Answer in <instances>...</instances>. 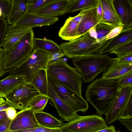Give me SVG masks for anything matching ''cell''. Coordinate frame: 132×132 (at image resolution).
Listing matches in <instances>:
<instances>
[{
	"label": "cell",
	"mask_w": 132,
	"mask_h": 132,
	"mask_svg": "<svg viewBox=\"0 0 132 132\" xmlns=\"http://www.w3.org/2000/svg\"><path fill=\"white\" fill-rule=\"evenodd\" d=\"M31 28L22 26L7 25L2 47L4 51L12 48Z\"/></svg>",
	"instance_id": "cell-14"
},
{
	"label": "cell",
	"mask_w": 132,
	"mask_h": 132,
	"mask_svg": "<svg viewBox=\"0 0 132 132\" xmlns=\"http://www.w3.org/2000/svg\"><path fill=\"white\" fill-rule=\"evenodd\" d=\"M28 0H11L10 11L6 19L7 24H12L27 11V4Z\"/></svg>",
	"instance_id": "cell-22"
},
{
	"label": "cell",
	"mask_w": 132,
	"mask_h": 132,
	"mask_svg": "<svg viewBox=\"0 0 132 132\" xmlns=\"http://www.w3.org/2000/svg\"><path fill=\"white\" fill-rule=\"evenodd\" d=\"M132 118V93H131L119 118Z\"/></svg>",
	"instance_id": "cell-33"
},
{
	"label": "cell",
	"mask_w": 132,
	"mask_h": 132,
	"mask_svg": "<svg viewBox=\"0 0 132 132\" xmlns=\"http://www.w3.org/2000/svg\"><path fill=\"white\" fill-rule=\"evenodd\" d=\"M96 7L81 10L83 15L79 23L77 34V38L85 34L92 27L100 22L97 15Z\"/></svg>",
	"instance_id": "cell-15"
},
{
	"label": "cell",
	"mask_w": 132,
	"mask_h": 132,
	"mask_svg": "<svg viewBox=\"0 0 132 132\" xmlns=\"http://www.w3.org/2000/svg\"><path fill=\"white\" fill-rule=\"evenodd\" d=\"M131 40H132V27L123 29L117 35L109 39L98 53L100 54H105L120 45Z\"/></svg>",
	"instance_id": "cell-19"
},
{
	"label": "cell",
	"mask_w": 132,
	"mask_h": 132,
	"mask_svg": "<svg viewBox=\"0 0 132 132\" xmlns=\"http://www.w3.org/2000/svg\"><path fill=\"white\" fill-rule=\"evenodd\" d=\"M59 20L57 17H49L31 13L27 11L12 25L32 28L36 27L49 26Z\"/></svg>",
	"instance_id": "cell-13"
},
{
	"label": "cell",
	"mask_w": 132,
	"mask_h": 132,
	"mask_svg": "<svg viewBox=\"0 0 132 132\" xmlns=\"http://www.w3.org/2000/svg\"><path fill=\"white\" fill-rule=\"evenodd\" d=\"M117 56L132 53V40L124 43L118 46L109 52Z\"/></svg>",
	"instance_id": "cell-31"
},
{
	"label": "cell",
	"mask_w": 132,
	"mask_h": 132,
	"mask_svg": "<svg viewBox=\"0 0 132 132\" xmlns=\"http://www.w3.org/2000/svg\"><path fill=\"white\" fill-rule=\"evenodd\" d=\"M47 75L80 96H82V77L76 68L68 65L67 60L63 58L49 62Z\"/></svg>",
	"instance_id": "cell-3"
},
{
	"label": "cell",
	"mask_w": 132,
	"mask_h": 132,
	"mask_svg": "<svg viewBox=\"0 0 132 132\" xmlns=\"http://www.w3.org/2000/svg\"><path fill=\"white\" fill-rule=\"evenodd\" d=\"M132 93V87L121 89L117 97L105 115V121L107 125L118 120L130 95Z\"/></svg>",
	"instance_id": "cell-12"
},
{
	"label": "cell",
	"mask_w": 132,
	"mask_h": 132,
	"mask_svg": "<svg viewBox=\"0 0 132 132\" xmlns=\"http://www.w3.org/2000/svg\"><path fill=\"white\" fill-rule=\"evenodd\" d=\"M30 82L41 94L47 96L48 82L46 69L39 70L35 74Z\"/></svg>",
	"instance_id": "cell-25"
},
{
	"label": "cell",
	"mask_w": 132,
	"mask_h": 132,
	"mask_svg": "<svg viewBox=\"0 0 132 132\" xmlns=\"http://www.w3.org/2000/svg\"><path fill=\"white\" fill-rule=\"evenodd\" d=\"M30 82H27L15 89L4 98L15 109L22 110L28 107L31 101L40 94Z\"/></svg>",
	"instance_id": "cell-9"
},
{
	"label": "cell",
	"mask_w": 132,
	"mask_h": 132,
	"mask_svg": "<svg viewBox=\"0 0 132 132\" xmlns=\"http://www.w3.org/2000/svg\"><path fill=\"white\" fill-rule=\"evenodd\" d=\"M47 75L48 81L55 92L63 100L76 112L85 113L89 108L87 100L82 97L69 89L54 79Z\"/></svg>",
	"instance_id": "cell-8"
},
{
	"label": "cell",
	"mask_w": 132,
	"mask_h": 132,
	"mask_svg": "<svg viewBox=\"0 0 132 132\" xmlns=\"http://www.w3.org/2000/svg\"><path fill=\"white\" fill-rule=\"evenodd\" d=\"M40 125L35 118L34 112L28 107L17 112L15 117L12 120L9 132L35 128Z\"/></svg>",
	"instance_id": "cell-10"
},
{
	"label": "cell",
	"mask_w": 132,
	"mask_h": 132,
	"mask_svg": "<svg viewBox=\"0 0 132 132\" xmlns=\"http://www.w3.org/2000/svg\"><path fill=\"white\" fill-rule=\"evenodd\" d=\"M10 107L13 106L6 101L0 105V111H5L8 108Z\"/></svg>",
	"instance_id": "cell-47"
},
{
	"label": "cell",
	"mask_w": 132,
	"mask_h": 132,
	"mask_svg": "<svg viewBox=\"0 0 132 132\" xmlns=\"http://www.w3.org/2000/svg\"><path fill=\"white\" fill-rule=\"evenodd\" d=\"M11 0H0V17L7 19L10 11Z\"/></svg>",
	"instance_id": "cell-32"
},
{
	"label": "cell",
	"mask_w": 132,
	"mask_h": 132,
	"mask_svg": "<svg viewBox=\"0 0 132 132\" xmlns=\"http://www.w3.org/2000/svg\"><path fill=\"white\" fill-rule=\"evenodd\" d=\"M34 113L37 122L41 126L55 128H61L65 124L48 113L43 111Z\"/></svg>",
	"instance_id": "cell-23"
},
{
	"label": "cell",
	"mask_w": 132,
	"mask_h": 132,
	"mask_svg": "<svg viewBox=\"0 0 132 132\" xmlns=\"http://www.w3.org/2000/svg\"><path fill=\"white\" fill-rule=\"evenodd\" d=\"M114 28L110 25L100 22L96 24L95 32L98 42H100L106 40V36Z\"/></svg>",
	"instance_id": "cell-30"
},
{
	"label": "cell",
	"mask_w": 132,
	"mask_h": 132,
	"mask_svg": "<svg viewBox=\"0 0 132 132\" xmlns=\"http://www.w3.org/2000/svg\"><path fill=\"white\" fill-rule=\"evenodd\" d=\"M50 54L38 50H35L29 58L18 66L6 70L10 76L24 77L30 82L36 73L40 69H47L49 62Z\"/></svg>",
	"instance_id": "cell-6"
},
{
	"label": "cell",
	"mask_w": 132,
	"mask_h": 132,
	"mask_svg": "<svg viewBox=\"0 0 132 132\" xmlns=\"http://www.w3.org/2000/svg\"><path fill=\"white\" fill-rule=\"evenodd\" d=\"M129 1L131 2L132 3V0H129Z\"/></svg>",
	"instance_id": "cell-51"
},
{
	"label": "cell",
	"mask_w": 132,
	"mask_h": 132,
	"mask_svg": "<svg viewBox=\"0 0 132 132\" xmlns=\"http://www.w3.org/2000/svg\"><path fill=\"white\" fill-rule=\"evenodd\" d=\"M12 120L8 119L0 123V132H9Z\"/></svg>",
	"instance_id": "cell-41"
},
{
	"label": "cell",
	"mask_w": 132,
	"mask_h": 132,
	"mask_svg": "<svg viewBox=\"0 0 132 132\" xmlns=\"http://www.w3.org/2000/svg\"><path fill=\"white\" fill-rule=\"evenodd\" d=\"M72 3L78 0H65Z\"/></svg>",
	"instance_id": "cell-50"
},
{
	"label": "cell",
	"mask_w": 132,
	"mask_h": 132,
	"mask_svg": "<svg viewBox=\"0 0 132 132\" xmlns=\"http://www.w3.org/2000/svg\"><path fill=\"white\" fill-rule=\"evenodd\" d=\"M8 119L5 110L0 111V123Z\"/></svg>",
	"instance_id": "cell-46"
},
{
	"label": "cell",
	"mask_w": 132,
	"mask_h": 132,
	"mask_svg": "<svg viewBox=\"0 0 132 132\" xmlns=\"http://www.w3.org/2000/svg\"><path fill=\"white\" fill-rule=\"evenodd\" d=\"M107 126L101 116L97 114L79 116L61 128L62 132H94Z\"/></svg>",
	"instance_id": "cell-7"
},
{
	"label": "cell",
	"mask_w": 132,
	"mask_h": 132,
	"mask_svg": "<svg viewBox=\"0 0 132 132\" xmlns=\"http://www.w3.org/2000/svg\"><path fill=\"white\" fill-rule=\"evenodd\" d=\"M64 56H65V54L62 51L50 54L49 62L57 61Z\"/></svg>",
	"instance_id": "cell-42"
},
{
	"label": "cell",
	"mask_w": 132,
	"mask_h": 132,
	"mask_svg": "<svg viewBox=\"0 0 132 132\" xmlns=\"http://www.w3.org/2000/svg\"><path fill=\"white\" fill-rule=\"evenodd\" d=\"M4 50L0 47V77L3 76L6 73V70L4 67Z\"/></svg>",
	"instance_id": "cell-40"
},
{
	"label": "cell",
	"mask_w": 132,
	"mask_h": 132,
	"mask_svg": "<svg viewBox=\"0 0 132 132\" xmlns=\"http://www.w3.org/2000/svg\"><path fill=\"white\" fill-rule=\"evenodd\" d=\"M49 99L47 96L40 94L33 98L28 107H30L34 112L43 111Z\"/></svg>",
	"instance_id": "cell-28"
},
{
	"label": "cell",
	"mask_w": 132,
	"mask_h": 132,
	"mask_svg": "<svg viewBox=\"0 0 132 132\" xmlns=\"http://www.w3.org/2000/svg\"><path fill=\"white\" fill-rule=\"evenodd\" d=\"M109 40L98 42L95 29L92 28L84 35L60 46L65 56L72 58L98 52Z\"/></svg>",
	"instance_id": "cell-4"
},
{
	"label": "cell",
	"mask_w": 132,
	"mask_h": 132,
	"mask_svg": "<svg viewBox=\"0 0 132 132\" xmlns=\"http://www.w3.org/2000/svg\"><path fill=\"white\" fill-rule=\"evenodd\" d=\"M82 15V14L80 12V13L76 16L72 17V19L74 21L79 23L81 20Z\"/></svg>",
	"instance_id": "cell-48"
},
{
	"label": "cell",
	"mask_w": 132,
	"mask_h": 132,
	"mask_svg": "<svg viewBox=\"0 0 132 132\" xmlns=\"http://www.w3.org/2000/svg\"><path fill=\"white\" fill-rule=\"evenodd\" d=\"M6 100H4V98L0 97V105L3 103Z\"/></svg>",
	"instance_id": "cell-49"
},
{
	"label": "cell",
	"mask_w": 132,
	"mask_h": 132,
	"mask_svg": "<svg viewBox=\"0 0 132 132\" xmlns=\"http://www.w3.org/2000/svg\"><path fill=\"white\" fill-rule=\"evenodd\" d=\"M118 120L120 123L124 125L129 130L132 131V118H119Z\"/></svg>",
	"instance_id": "cell-39"
},
{
	"label": "cell",
	"mask_w": 132,
	"mask_h": 132,
	"mask_svg": "<svg viewBox=\"0 0 132 132\" xmlns=\"http://www.w3.org/2000/svg\"><path fill=\"white\" fill-rule=\"evenodd\" d=\"M131 71L132 62H120L114 59L112 63L103 72L101 77L104 79H117Z\"/></svg>",
	"instance_id": "cell-18"
},
{
	"label": "cell",
	"mask_w": 132,
	"mask_h": 132,
	"mask_svg": "<svg viewBox=\"0 0 132 132\" xmlns=\"http://www.w3.org/2000/svg\"><path fill=\"white\" fill-rule=\"evenodd\" d=\"M114 60L120 62H132V53L117 56Z\"/></svg>",
	"instance_id": "cell-38"
},
{
	"label": "cell",
	"mask_w": 132,
	"mask_h": 132,
	"mask_svg": "<svg viewBox=\"0 0 132 132\" xmlns=\"http://www.w3.org/2000/svg\"><path fill=\"white\" fill-rule=\"evenodd\" d=\"M115 127L113 125L110 126H107L105 127L98 130L96 132H116Z\"/></svg>",
	"instance_id": "cell-45"
},
{
	"label": "cell",
	"mask_w": 132,
	"mask_h": 132,
	"mask_svg": "<svg viewBox=\"0 0 132 132\" xmlns=\"http://www.w3.org/2000/svg\"><path fill=\"white\" fill-rule=\"evenodd\" d=\"M112 3L124 29L132 27V3L129 0H112Z\"/></svg>",
	"instance_id": "cell-16"
},
{
	"label": "cell",
	"mask_w": 132,
	"mask_h": 132,
	"mask_svg": "<svg viewBox=\"0 0 132 132\" xmlns=\"http://www.w3.org/2000/svg\"><path fill=\"white\" fill-rule=\"evenodd\" d=\"M47 96L57 111L59 116L63 120L69 122L78 116L77 112L61 98L48 81Z\"/></svg>",
	"instance_id": "cell-11"
},
{
	"label": "cell",
	"mask_w": 132,
	"mask_h": 132,
	"mask_svg": "<svg viewBox=\"0 0 132 132\" xmlns=\"http://www.w3.org/2000/svg\"><path fill=\"white\" fill-rule=\"evenodd\" d=\"M120 89L118 78L104 79L99 77L87 86L85 96L98 114L102 116L106 114Z\"/></svg>",
	"instance_id": "cell-1"
},
{
	"label": "cell",
	"mask_w": 132,
	"mask_h": 132,
	"mask_svg": "<svg viewBox=\"0 0 132 132\" xmlns=\"http://www.w3.org/2000/svg\"><path fill=\"white\" fill-rule=\"evenodd\" d=\"M98 0H78L72 3L65 11L64 15L80 10L97 7Z\"/></svg>",
	"instance_id": "cell-27"
},
{
	"label": "cell",
	"mask_w": 132,
	"mask_h": 132,
	"mask_svg": "<svg viewBox=\"0 0 132 132\" xmlns=\"http://www.w3.org/2000/svg\"><path fill=\"white\" fill-rule=\"evenodd\" d=\"M71 3L65 0H60L49 5L33 13L49 17H56L63 15L65 11Z\"/></svg>",
	"instance_id": "cell-20"
},
{
	"label": "cell",
	"mask_w": 132,
	"mask_h": 132,
	"mask_svg": "<svg viewBox=\"0 0 132 132\" xmlns=\"http://www.w3.org/2000/svg\"><path fill=\"white\" fill-rule=\"evenodd\" d=\"M34 34L32 28L11 49L4 52V67L6 70L15 68L25 61L35 50Z\"/></svg>",
	"instance_id": "cell-5"
},
{
	"label": "cell",
	"mask_w": 132,
	"mask_h": 132,
	"mask_svg": "<svg viewBox=\"0 0 132 132\" xmlns=\"http://www.w3.org/2000/svg\"><path fill=\"white\" fill-rule=\"evenodd\" d=\"M60 0H28L27 11L34 13L53 3Z\"/></svg>",
	"instance_id": "cell-29"
},
{
	"label": "cell",
	"mask_w": 132,
	"mask_h": 132,
	"mask_svg": "<svg viewBox=\"0 0 132 132\" xmlns=\"http://www.w3.org/2000/svg\"><path fill=\"white\" fill-rule=\"evenodd\" d=\"M72 63L85 83H89L103 72L114 60L106 54L98 52L72 58Z\"/></svg>",
	"instance_id": "cell-2"
},
{
	"label": "cell",
	"mask_w": 132,
	"mask_h": 132,
	"mask_svg": "<svg viewBox=\"0 0 132 132\" xmlns=\"http://www.w3.org/2000/svg\"><path fill=\"white\" fill-rule=\"evenodd\" d=\"M27 82L23 76L9 75L0 81V97H4L16 88Z\"/></svg>",
	"instance_id": "cell-21"
},
{
	"label": "cell",
	"mask_w": 132,
	"mask_h": 132,
	"mask_svg": "<svg viewBox=\"0 0 132 132\" xmlns=\"http://www.w3.org/2000/svg\"><path fill=\"white\" fill-rule=\"evenodd\" d=\"M120 89L132 87V71L127 73L118 78Z\"/></svg>",
	"instance_id": "cell-34"
},
{
	"label": "cell",
	"mask_w": 132,
	"mask_h": 132,
	"mask_svg": "<svg viewBox=\"0 0 132 132\" xmlns=\"http://www.w3.org/2000/svg\"><path fill=\"white\" fill-rule=\"evenodd\" d=\"M7 24L6 19L0 17V47H1L6 32Z\"/></svg>",
	"instance_id": "cell-36"
},
{
	"label": "cell",
	"mask_w": 132,
	"mask_h": 132,
	"mask_svg": "<svg viewBox=\"0 0 132 132\" xmlns=\"http://www.w3.org/2000/svg\"><path fill=\"white\" fill-rule=\"evenodd\" d=\"M5 112L8 118L12 120L15 117L16 115L17 112L15 109L13 107L8 108L5 110Z\"/></svg>",
	"instance_id": "cell-43"
},
{
	"label": "cell",
	"mask_w": 132,
	"mask_h": 132,
	"mask_svg": "<svg viewBox=\"0 0 132 132\" xmlns=\"http://www.w3.org/2000/svg\"><path fill=\"white\" fill-rule=\"evenodd\" d=\"M18 132H62L61 128H50L39 126L35 128L19 131Z\"/></svg>",
	"instance_id": "cell-35"
},
{
	"label": "cell",
	"mask_w": 132,
	"mask_h": 132,
	"mask_svg": "<svg viewBox=\"0 0 132 132\" xmlns=\"http://www.w3.org/2000/svg\"><path fill=\"white\" fill-rule=\"evenodd\" d=\"M103 11L100 23L110 25L114 28L122 26L113 6L112 0H99Z\"/></svg>",
	"instance_id": "cell-17"
},
{
	"label": "cell",
	"mask_w": 132,
	"mask_h": 132,
	"mask_svg": "<svg viewBox=\"0 0 132 132\" xmlns=\"http://www.w3.org/2000/svg\"><path fill=\"white\" fill-rule=\"evenodd\" d=\"M96 12L98 17L100 21L102 17L103 11L99 0H98L96 8Z\"/></svg>",
	"instance_id": "cell-44"
},
{
	"label": "cell",
	"mask_w": 132,
	"mask_h": 132,
	"mask_svg": "<svg viewBox=\"0 0 132 132\" xmlns=\"http://www.w3.org/2000/svg\"><path fill=\"white\" fill-rule=\"evenodd\" d=\"M124 29L122 26H120L114 28L106 36V40H109L117 36Z\"/></svg>",
	"instance_id": "cell-37"
},
{
	"label": "cell",
	"mask_w": 132,
	"mask_h": 132,
	"mask_svg": "<svg viewBox=\"0 0 132 132\" xmlns=\"http://www.w3.org/2000/svg\"><path fill=\"white\" fill-rule=\"evenodd\" d=\"M33 46L35 50H40L50 54L62 51L60 46L50 39L35 37Z\"/></svg>",
	"instance_id": "cell-26"
},
{
	"label": "cell",
	"mask_w": 132,
	"mask_h": 132,
	"mask_svg": "<svg viewBox=\"0 0 132 132\" xmlns=\"http://www.w3.org/2000/svg\"><path fill=\"white\" fill-rule=\"evenodd\" d=\"M79 24L73 21L72 17L70 16L61 28L58 33L59 37L63 40L69 41L77 38Z\"/></svg>",
	"instance_id": "cell-24"
}]
</instances>
